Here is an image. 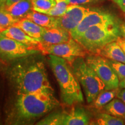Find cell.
<instances>
[{
    "label": "cell",
    "instance_id": "6da1fadb",
    "mask_svg": "<svg viewBox=\"0 0 125 125\" xmlns=\"http://www.w3.org/2000/svg\"><path fill=\"white\" fill-rule=\"evenodd\" d=\"M11 74L18 95L35 92L54 93L42 62L18 64L13 67Z\"/></svg>",
    "mask_w": 125,
    "mask_h": 125
},
{
    "label": "cell",
    "instance_id": "7a4b0ae2",
    "mask_svg": "<svg viewBox=\"0 0 125 125\" xmlns=\"http://www.w3.org/2000/svg\"><path fill=\"white\" fill-rule=\"evenodd\" d=\"M49 62L60 86L62 102L68 105L83 102V96L80 83L69 62L53 54H49Z\"/></svg>",
    "mask_w": 125,
    "mask_h": 125
},
{
    "label": "cell",
    "instance_id": "3957f363",
    "mask_svg": "<svg viewBox=\"0 0 125 125\" xmlns=\"http://www.w3.org/2000/svg\"><path fill=\"white\" fill-rule=\"evenodd\" d=\"M59 104L53 93L35 92L19 94L16 106L20 118L30 119L43 116Z\"/></svg>",
    "mask_w": 125,
    "mask_h": 125
},
{
    "label": "cell",
    "instance_id": "277c9868",
    "mask_svg": "<svg viewBox=\"0 0 125 125\" xmlns=\"http://www.w3.org/2000/svg\"><path fill=\"white\" fill-rule=\"evenodd\" d=\"M121 36L120 24H104L92 26L76 40L86 51L94 54L100 53L105 45Z\"/></svg>",
    "mask_w": 125,
    "mask_h": 125
},
{
    "label": "cell",
    "instance_id": "5b68a950",
    "mask_svg": "<svg viewBox=\"0 0 125 125\" xmlns=\"http://www.w3.org/2000/svg\"><path fill=\"white\" fill-rule=\"evenodd\" d=\"M70 65L82 85L87 101L89 103L93 102L105 90L104 83L83 57H78Z\"/></svg>",
    "mask_w": 125,
    "mask_h": 125
},
{
    "label": "cell",
    "instance_id": "8992f818",
    "mask_svg": "<svg viewBox=\"0 0 125 125\" xmlns=\"http://www.w3.org/2000/svg\"><path fill=\"white\" fill-rule=\"evenodd\" d=\"M86 62L104 83L105 90L118 88L119 79L111 67L107 59L98 55H90L86 57Z\"/></svg>",
    "mask_w": 125,
    "mask_h": 125
},
{
    "label": "cell",
    "instance_id": "52a82bcc",
    "mask_svg": "<svg viewBox=\"0 0 125 125\" xmlns=\"http://www.w3.org/2000/svg\"><path fill=\"white\" fill-rule=\"evenodd\" d=\"M45 52L64 59L71 64L78 57H83L86 50L73 38L65 42L59 44L42 46Z\"/></svg>",
    "mask_w": 125,
    "mask_h": 125
},
{
    "label": "cell",
    "instance_id": "ba28073f",
    "mask_svg": "<svg viewBox=\"0 0 125 125\" xmlns=\"http://www.w3.org/2000/svg\"><path fill=\"white\" fill-rule=\"evenodd\" d=\"M118 23L116 17L108 12L92 10L83 19L75 29L70 32L71 37L76 41L87 29L98 24Z\"/></svg>",
    "mask_w": 125,
    "mask_h": 125
},
{
    "label": "cell",
    "instance_id": "9c48e42d",
    "mask_svg": "<svg viewBox=\"0 0 125 125\" xmlns=\"http://www.w3.org/2000/svg\"><path fill=\"white\" fill-rule=\"evenodd\" d=\"M92 10L80 5H69L65 13L62 16L57 17V27L70 32Z\"/></svg>",
    "mask_w": 125,
    "mask_h": 125
},
{
    "label": "cell",
    "instance_id": "30bf717a",
    "mask_svg": "<svg viewBox=\"0 0 125 125\" xmlns=\"http://www.w3.org/2000/svg\"><path fill=\"white\" fill-rule=\"evenodd\" d=\"M37 53L35 50L15 40L0 35V56L13 59L28 56Z\"/></svg>",
    "mask_w": 125,
    "mask_h": 125
},
{
    "label": "cell",
    "instance_id": "8fae6325",
    "mask_svg": "<svg viewBox=\"0 0 125 125\" xmlns=\"http://www.w3.org/2000/svg\"><path fill=\"white\" fill-rule=\"evenodd\" d=\"M72 38L68 31L60 28H45L40 42L42 46L59 44L65 42Z\"/></svg>",
    "mask_w": 125,
    "mask_h": 125
},
{
    "label": "cell",
    "instance_id": "7c38bea8",
    "mask_svg": "<svg viewBox=\"0 0 125 125\" xmlns=\"http://www.w3.org/2000/svg\"><path fill=\"white\" fill-rule=\"evenodd\" d=\"M0 35L13 39L32 49L34 47H36L41 44L38 40L30 37L21 29L15 26L7 28L1 32Z\"/></svg>",
    "mask_w": 125,
    "mask_h": 125
},
{
    "label": "cell",
    "instance_id": "4fadbf2b",
    "mask_svg": "<svg viewBox=\"0 0 125 125\" xmlns=\"http://www.w3.org/2000/svg\"><path fill=\"white\" fill-rule=\"evenodd\" d=\"M13 26L21 29L28 35L38 40L39 42L45 30V27H42L26 18L20 19Z\"/></svg>",
    "mask_w": 125,
    "mask_h": 125
},
{
    "label": "cell",
    "instance_id": "5bb4252c",
    "mask_svg": "<svg viewBox=\"0 0 125 125\" xmlns=\"http://www.w3.org/2000/svg\"><path fill=\"white\" fill-rule=\"evenodd\" d=\"M89 124V117L83 108L74 107L65 115L64 125H86Z\"/></svg>",
    "mask_w": 125,
    "mask_h": 125
},
{
    "label": "cell",
    "instance_id": "9a60e30c",
    "mask_svg": "<svg viewBox=\"0 0 125 125\" xmlns=\"http://www.w3.org/2000/svg\"><path fill=\"white\" fill-rule=\"evenodd\" d=\"M100 54L108 59L125 64V54L116 41L112 42L105 45Z\"/></svg>",
    "mask_w": 125,
    "mask_h": 125
},
{
    "label": "cell",
    "instance_id": "2e32d148",
    "mask_svg": "<svg viewBox=\"0 0 125 125\" xmlns=\"http://www.w3.org/2000/svg\"><path fill=\"white\" fill-rule=\"evenodd\" d=\"M4 8L13 17L21 19L24 18L27 13L32 10V5L31 0H20Z\"/></svg>",
    "mask_w": 125,
    "mask_h": 125
},
{
    "label": "cell",
    "instance_id": "e0dca14e",
    "mask_svg": "<svg viewBox=\"0 0 125 125\" xmlns=\"http://www.w3.org/2000/svg\"><path fill=\"white\" fill-rule=\"evenodd\" d=\"M36 24L45 28L57 27V17L31 10L25 17Z\"/></svg>",
    "mask_w": 125,
    "mask_h": 125
},
{
    "label": "cell",
    "instance_id": "ac0fdd59",
    "mask_svg": "<svg viewBox=\"0 0 125 125\" xmlns=\"http://www.w3.org/2000/svg\"><path fill=\"white\" fill-rule=\"evenodd\" d=\"M105 111L111 115L117 117L125 115V104L119 98H115L106 104Z\"/></svg>",
    "mask_w": 125,
    "mask_h": 125
},
{
    "label": "cell",
    "instance_id": "d6986e66",
    "mask_svg": "<svg viewBox=\"0 0 125 125\" xmlns=\"http://www.w3.org/2000/svg\"><path fill=\"white\" fill-rule=\"evenodd\" d=\"M118 90L116 89L113 90H104L101 92L94 101L95 107L100 108L107 104L112 100H113L115 96H117V94L119 92Z\"/></svg>",
    "mask_w": 125,
    "mask_h": 125
},
{
    "label": "cell",
    "instance_id": "ffe728a7",
    "mask_svg": "<svg viewBox=\"0 0 125 125\" xmlns=\"http://www.w3.org/2000/svg\"><path fill=\"white\" fill-rule=\"evenodd\" d=\"M32 10L40 13H46L56 5V0H31Z\"/></svg>",
    "mask_w": 125,
    "mask_h": 125
},
{
    "label": "cell",
    "instance_id": "44dd1931",
    "mask_svg": "<svg viewBox=\"0 0 125 125\" xmlns=\"http://www.w3.org/2000/svg\"><path fill=\"white\" fill-rule=\"evenodd\" d=\"M66 112H58L51 114L39 122L37 125H64Z\"/></svg>",
    "mask_w": 125,
    "mask_h": 125
},
{
    "label": "cell",
    "instance_id": "7402d4cb",
    "mask_svg": "<svg viewBox=\"0 0 125 125\" xmlns=\"http://www.w3.org/2000/svg\"><path fill=\"white\" fill-rule=\"evenodd\" d=\"M125 122L120 117H117L111 114H101L98 116L96 125H123Z\"/></svg>",
    "mask_w": 125,
    "mask_h": 125
},
{
    "label": "cell",
    "instance_id": "603a6c76",
    "mask_svg": "<svg viewBox=\"0 0 125 125\" xmlns=\"http://www.w3.org/2000/svg\"><path fill=\"white\" fill-rule=\"evenodd\" d=\"M20 19L15 18L10 15L4 7L0 8V26L2 27L7 28L13 26Z\"/></svg>",
    "mask_w": 125,
    "mask_h": 125
},
{
    "label": "cell",
    "instance_id": "cb8c5ba5",
    "mask_svg": "<svg viewBox=\"0 0 125 125\" xmlns=\"http://www.w3.org/2000/svg\"><path fill=\"white\" fill-rule=\"evenodd\" d=\"M108 61L119 81L125 79V64L110 59H108Z\"/></svg>",
    "mask_w": 125,
    "mask_h": 125
},
{
    "label": "cell",
    "instance_id": "d4e9b609",
    "mask_svg": "<svg viewBox=\"0 0 125 125\" xmlns=\"http://www.w3.org/2000/svg\"><path fill=\"white\" fill-rule=\"evenodd\" d=\"M69 5H85L88 4H93L105 0H66Z\"/></svg>",
    "mask_w": 125,
    "mask_h": 125
},
{
    "label": "cell",
    "instance_id": "484cf974",
    "mask_svg": "<svg viewBox=\"0 0 125 125\" xmlns=\"http://www.w3.org/2000/svg\"><path fill=\"white\" fill-rule=\"evenodd\" d=\"M112 1L125 13V0H112Z\"/></svg>",
    "mask_w": 125,
    "mask_h": 125
},
{
    "label": "cell",
    "instance_id": "4316f807",
    "mask_svg": "<svg viewBox=\"0 0 125 125\" xmlns=\"http://www.w3.org/2000/svg\"><path fill=\"white\" fill-rule=\"evenodd\" d=\"M116 96L125 104V88H123V89L119 91Z\"/></svg>",
    "mask_w": 125,
    "mask_h": 125
},
{
    "label": "cell",
    "instance_id": "83f0119b",
    "mask_svg": "<svg viewBox=\"0 0 125 125\" xmlns=\"http://www.w3.org/2000/svg\"><path fill=\"white\" fill-rule=\"evenodd\" d=\"M116 42L121 47V48L122 49L125 54V38H122V37H120L119 38L116 40Z\"/></svg>",
    "mask_w": 125,
    "mask_h": 125
},
{
    "label": "cell",
    "instance_id": "f1b7e54d",
    "mask_svg": "<svg viewBox=\"0 0 125 125\" xmlns=\"http://www.w3.org/2000/svg\"><path fill=\"white\" fill-rule=\"evenodd\" d=\"M120 30H121V35L125 38V23L120 25Z\"/></svg>",
    "mask_w": 125,
    "mask_h": 125
},
{
    "label": "cell",
    "instance_id": "f546056e",
    "mask_svg": "<svg viewBox=\"0 0 125 125\" xmlns=\"http://www.w3.org/2000/svg\"><path fill=\"white\" fill-rule=\"evenodd\" d=\"M20 1V0H7L5 3V7H8V6H10V5L14 4V3L18 2V1ZM4 6V7H5Z\"/></svg>",
    "mask_w": 125,
    "mask_h": 125
},
{
    "label": "cell",
    "instance_id": "4dcf8cb0",
    "mask_svg": "<svg viewBox=\"0 0 125 125\" xmlns=\"http://www.w3.org/2000/svg\"><path fill=\"white\" fill-rule=\"evenodd\" d=\"M119 87L121 88H125V79H122L119 81Z\"/></svg>",
    "mask_w": 125,
    "mask_h": 125
},
{
    "label": "cell",
    "instance_id": "1f68e13d",
    "mask_svg": "<svg viewBox=\"0 0 125 125\" xmlns=\"http://www.w3.org/2000/svg\"><path fill=\"white\" fill-rule=\"evenodd\" d=\"M7 0H0V8L4 7Z\"/></svg>",
    "mask_w": 125,
    "mask_h": 125
},
{
    "label": "cell",
    "instance_id": "d6a6232c",
    "mask_svg": "<svg viewBox=\"0 0 125 125\" xmlns=\"http://www.w3.org/2000/svg\"><path fill=\"white\" fill-rule=\"evenodd\" d=\"M6 29H5V28H4V27H2V26H0V32H2V31H4V30H5Z\"/></svg>",
    "mask_w": 125,
    "mask_h": 125
},
{
    "label": "cell",
    "instance_id": "836d02e7",
    "mask_svg": "<svg viewBox=\"0 0 125 125\" xmlns=\"http://www.w3.org/2000/svg\"><path fill=\"white\" fill-rule=\"evenodd\" d=\"M122 118H123V119H124L125 120V115H124V116H122Z\"/></svg>",
    "mask_w": 125,
    "mask_h": 125
},
{
    "label": "cell",
    "instance_id": "e575fe53",
    "mask_svg": "<svg viewBox=\"0 0 125 125\" xmlns=\"http://www.w3.org/2000/svg\"><path fill=\"white\" fill-rule=\"evenodd\" d=\"M0 35H1V32H0Z\"/></svg>",
    "mask_w": 125,
    "mask_h": 125
},
{
    "label": "cell",
    "instance_id": "d590c367",
    "mask_svg": "<svg viewBox=\"0 0 125 125\" xmlns=\"http://www.w3.org/2000/svg\"></svg>",
    "mask_w": 125,
    "mask_h": 125
}]
</instances>
